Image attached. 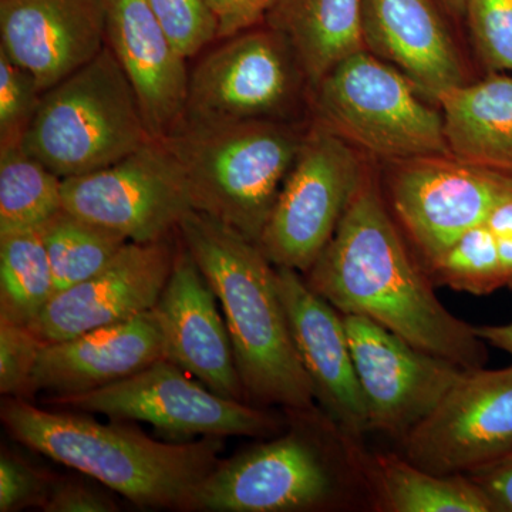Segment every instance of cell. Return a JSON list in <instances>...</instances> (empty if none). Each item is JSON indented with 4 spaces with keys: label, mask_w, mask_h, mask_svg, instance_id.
<instances>
[{
    "label": "cell",
    "mask_w": 512,
    "mask_h": 512,
    "mask_svg": "<svg viewBox=\"0 0 512 512\" xmlns=\"http://www.w3.org/2000/svg\"><path fill=\"white\" fill-rule=\"evenodd\" d=\"M305 281L342 315L375 320L464 370L487 365V343L437 298L369 170Z\"/></svg>",
    "instance_id": "obj_1"
},
{
    "label": "cell",
    "mask_w": 512,
    "mask_h": 512,
    "mask_svg": "<svg viewBox=\"0 0 512 512\" xmlns=\"http://www.w3.org/2000/svg\"><path fill=\"white\" fill-rule=\"evenodd\" d=\"M178 235L221 302L247 403L288 412L318 409L276 266L258 244L204 212H187Z\"/></svg>",
    "instance_id": "obj_2"
},
{
    "label": "cell",
    "mask_w": 512,
    "mask_h": 512,
    "mask_svg": "<svg viewBox=\"0 0 512 512\" xmlns=\"http://www.w3.org/2000/svg\"><path fill=\"white\" fill-rule=\"evenodd\" d=\"M10 436L36 453L94 478L141 508L191 511L198 487L217 464L224 437L164 443L114 420L39 409L6 397L0 410Z\"/></svg>",
    "instance_id": "obj_3"
},
{
    "label": "cell",
    "mask_w": 512,
    "mask_h": 512,
    "mask_svg": "<svg viewBox=\"0 0 512 512\" xmlns=\"http://www.w3.org/2000/svg\"><path fill=\"white\" fill-rule=\"evenodd\" d=\"M292 427L274 440L220 460L198 487L191 511L306 512L367 500L363 443L348 439L322 410L288 412Z\"/></svg>",
    "instance_id": "obj_4"
},
{
    "label": "cell",
    "mask_w": 512,
    "mask_h": 512,
    "mask_svg": "<svg viewBox=\"0 0 512 512\" xmlns=\"http://www.w3.org/2000/svg\"><path fill=\"white\" fill-rule=\"evenodd\" d=\"M306 130L291 121L181 127L160 140L180 165L192 210L258 244Z\"/></svg>",
    "instance_id": "obj_5"
},
{
    "label": "cell",
    "mask_w": 512,
    "mask_h": 512,
    "mask_svg": "<svg viewBox=\"0 0 512 512\" xmlns=\"http://www.w3.org/2000/svg\"><path fill=\"white\" fill-rule=\"evenodd\" d=\"M150 141L133 86L106 45L42 93L20 148L64 180L117 163Z\"/></svg>",
    "instance_id": "obj_6"
},
{
    "label": "cell",
    "mask_w": 512,
    "mask_h": 512,
    "mask_svg": "<svg viewBox=\"0 0 512 512\" xmlns=\"http://www.w3.org/2000/svg\"><path fill=\"white\" fill-rule=\"evenodd\" d=\"M309 93L313 123L357 151L390 164L451 156L441 111L396 67L367 50L333 67Z\"/></svg>",
    "instance_id": "obj_7"
},
{
    "label": "cell",
    "mask_w": 512,
    "mask_h": 512,
    "mask_svg": "<svg viewBox=\"0 0 512 512\" xmlns=\"http://www.w3.org/2000/svg\"><path fill=\"white\" fill-rule=\"evenodd\" d=\"M221 40L190 70L178 128L289 121L308 86L288 40L265 23Z\"/></svg>",
    "instance_id": "obj_8"
},
{
    "label": "cell",
    "mask_w": 512,
    "mask_h": 512,
    "mask_svg": "<svg viewBox=\"0 0 512 512\" xmlns=\"http://www.w3.org/2000/svg\"><path fill=\"white\" fill-rule=\"evenodd\" d=\"M46 403L111 420L146 421L178 437H269L284 421L265 407L228 399L192 380L167 359L93 392L47 397Z\"/></svg>",
    "instance_id": "obj_9"
},
{
    "label": "cell",
    "mask_w": 512,
    "mask_h": 512,
    "mask_svg": "<svg viewBox=\"0 0 512 512\" xmlns=\"http://www.w3.org/2000/svg\"><path fill=\"white\" fill-rule=\"evenodd\" d=\"M366 173L355 147L313 123L259 238L266 258L306 274L335 235Z\"/></svg>",
    "instance_id": "obj_10"
},
{
    "label": "cell",
    "mask_w": 512,
    "mask_h": 512,
    "mask_svg": "<svg viewBox=\"0 0 512 512\" xmlns=\"http://www.w3.org/2000/svg\"><path fill=\"white\" fill-rule=\"evenodd\" d=\"M63 210L146 244L178 231L192 204L180 165L153 140L117 163L64 178Z\"/></svg>",
    "instance_id": "obj_11"
},
{
    "label": "cell",
    "mask_w": 512,
    "mask_h": 512,
    "mask_svg": "<svg viewBox=\"0 0 512 512\" xmlns=\"http://www.w3.org/2000/svg\"><path fill=\"white\" fill-rule=\"evenodd\" d=\"M387 190L397 224L427 269L461 235L485 224L512 191V175L453 156L414 158L393 164Z\"/></svg>",
    "instance_id": "obj_12"
},
{
    "label": "cell",
    "mask_w": 512,
    "mask_h": 512,
    "mask_svg": "<svg viewBox=\"0 0 512 512\" xmlns=\"http://www.w3.org/2000/svg\"><path fill=\"white\" fill-rule=\"evenodd\" d=\"M403 456L441 476L470 474L512 451V365L464 370L402 441Z\"/></svg>",
    "instance_id": "obj_13"
},
{
    "label": "cell",
    "mask_w": 512,
    "mask_h": 512,
    "mask_svg": "<svg viewBox=\"0 0 512 512\" xmlns=\"http://www.w3.org/2000/svg\"><path fill=\"white\" fill-rule=\"evenodd\" d=\"M343 322L365 396L369 431L402 441L436 409L464 369L366 316L343 315Z\"/></svg>",
    "instance_id": "obj_14"
},
{
    "label": "cell",
    "mask_w": 512,
    "mask_h": 512,
    "mask_svg": "<svg viewBox=\"0 0 512 512\" xmlns=\"http://www.w3.org/2000/svg\"><path fill=\"white\" fill-rule=\"evenodd\" d=\"M170 237L128 242L103 271L56 292L29 328L45 343L63 342L153 311L173 271Z\"/></svg>",
    "instance_id": "obj_15"
},
{
    "label": "cell",
    "mask_w": 512,
    "mask_h": 512,
    "mask_svg": "<svg viewBox=\"0 0 512 512\" xmlns=\"http://www.w3.org/2000/svg\"><path fill=\"white\" fill-rule=\"evenodd\" d=\"M276 278L319 409L348 439L363 443L369 419L342 313L301 272L276 266Z\"/></svg>",
    "instance_id": "obj_16"
},
{
    "label": "cell",
    "mask_w": 512,
    "mask_h": 512,
    "mask_svg": "<svg viewBox=\"0 0 512 512\" xmlns=\"http://www.w3.org/2000/svg\"><path fill=\"white\" fill-rule=\"evenodd\" d=\"M217 301L210 282L180 239L173 271L153 309L163 330L165 359L212 392L247 402Z\"/></svg>",
    "instance_id": "obj_17"
},
{
    "label": "cell",
    "mask_w": 512,
    "mask_h": 512,
    "mask_svg": "<svg viewBox=\"0 0 512 512\" xmlns=\"http://www.w3.org/2000/svg\"><path fill=\"white\" fill-rule=\"evenodd\" d=\"M104 47V0H0V50L42 93Z\"/></svg>",
    "instance_id": "obj_18"
},
{
    "label": "cell",
    "mask_w": 512,
    "mask_h": 512,
    "mask_svg": "<svg viewBox=\"0 0 512 512\" xmlns=\"http://www.w3.org/2000/svg\"><path fill=\"white\" fill-rule=\"evenodd\" d=\"M106 45L133 86L148 133L170 136L183 120L187 62L167 36L147 0H104Z\"/></svg>",
    "instance_id": "obj_19"
},
{
    "label": "cell",
    "mask_w": 512,
    "mask_h": 512,
    "mask_svg": "<svg viewBox=\"0 0 512 512\" xmlns=\"http://www.w3.org/2000/svg\"><path fill=\"white\" fill-rule=\"evenodd\" d=\"M165 359L164 336L156 313L90 330L63 342L45 343L40 350L29 396L49 397L93 392L120 382Z\"/></svg>",
    "instance_id": "obj_20"
},
{
    "label": "cell",
    "mask_w": 512,
    "mask_h": 512,
    "mask_svg": "<svg viewBox=\"0 0 512 512\" xmlns=\"http://www.w3.org/2000/svg\"><path fill=\"white\" fill-rule=\"evenodd\" d=\"M367 52L392 64L434 104L467 83L463 63L433 0H363Z\"/></svg>",
    "instance_id": "obj_21"
},
{
    "label": "cell",
    "mask_w": 512,
    "mask_h": 512,
    "mask_svg": "<svg viewBox=\"0 0 512 512\" xmlns=\"http://www.w3.org/2000/svg\"><path fill=\"white\" fill-rule=\"evenodd\" d=\"M448 151L464 163L512 175V74L487 73L437 99Z\"/></svg>",
    "instance_id": "obj_22"
},
{
    "label": "cell",
    "mask_w": 512,
    "mask_h": 512,
    "mask_svg": "<svg viewBox=\"0 0 512 512\" xmlns=\"http://www.w3.org/2000/svg\"><path fill=\"white\" fill-rule=\"evenodd\" d=\"M264 23L288 40L309 92L333 67L366 50L363 0H278Z\"/></svg>",
    "instance_id": "obj_23"
},
{
    "label": "cell",
    "mask_w": 512,
    "mask_h": 512,
    "mask_svg": "<svg viewBox=\"0 0 512 512\" xmlns=\"http://www.w3.org/2000/svg\"><path fill=\"white\" fill-rule=\"evenodd\" d=\"M359 466L373 510L383 512H494L466 474L424 470L403 454L359 450Z\"/></svg>",
    "instance_id": "obj_24"
},
{
    "label": "cell",
    "mask_w": 512,
    "mask_h": 512,
    "mask_svg": "<svg viewBox=\"0 0 512 512\" xmlns=\"http://www.w3.org/2000/svg\"><path fill=\"white\" fill-rule=\"evenodd\" d=\"M55 295L40 229L0 234V318L30 325Z\"/></svg>",
    "instance_id": "obj_25"
},
{
    "label": "cell",
    "mask_w": 512,
    "mask_h": 512,
    "mask_svg": "<svg viewBox=\"0 0 512 512\" xmlns=\"http://www.w3.org/2000/svg\"><path fill=\"white\" fill-rule=\"evenodd\" d=\"M63 211V178L16 147L0 148V234L39 229Z\"/></svg>",
    "instance_id": "obj_26"
},
{
    "label": "cell",
    "mask_w": 512,
    "mask_h": 512,
    "mask_svg": "<svg viewBox=\"0 0 512 512\" xmlns=\"http://www.w3.org/2000/svg\"><path fill=\"white\" fill-rule=\"evenodd\" d=\"M39 229L56 292L99 274L130 242L120 232L82 220L66 210Z\"/></svg>",
    "instance_id": "obj_27"
},
{
    "label": "cell",
    "mask_w": 512,
    "mask_h": 512,
    "mask_svg": "<svg viewBox=\"0 0 512 512\" xmlns=\"http://www.w3.org/2000/svg\"><path fill=\"white\" fill-rule=\"evenodd\" d=\"M436 286L470 295H490L505 288L498 238L487 225L470 229L427 266Z\"/></svg>",
    "instance_id": "obj_28"
},
{
    "label": "cell",
    "mask_w": 512,
    "mask_h": 512,
    "mask_svg": "<svg viewBox=\"0 0 512 512\" xmlns=\"http://www.w3.org/2000/svg\"><path fill=\"white\" fill-rule=\"evenodd\" d=\"M464 15L481 66L512 74V0H466Z\"/></svg>",
    "instance_id": "obj_29"
},
{
    "label": "cell",
    "mask_w": 512,
    "mask_h": 512,
    "mask_svg": "<svg viewBox=\"0 0 512 512\" xmlns=\"http://www.w3.org/2000/svg\"><path fill=\"white\" fill-rule=\"evenodd\" d=\"M175 49L190 60L218 40L210 0H147Z\"/></svg>",
    "instance_id": "obj_30"
},
{
    "label": "cell",
    "mask_w": 512,
    "mask_h": 512,
    "mask_svg": "<svg viewBox=\"0 0 512 512\" xmlns=\"http://www.w3.org/2000/svg\"><path fill=\"white\" fill-rule=\"evenodd\" d=\"M40 99L35 79L0 50V148L20 146Z\"/></svg>",
    "instance_id": "obj_31"
},
{
    "label": "cell",
    "mask_w": 512,
    "mask_h": 512,
    "mask_svg": "<svg viewBox=\"0 0 512 512\" xmlns=\"http://www.w3.org/2000/svg\"><path fill=\"white\" fill-rule=\"evenodd\" d=\"M45 342L28 325L0 318V393L29 397L30 380Z\"/></svg>",
    "instance_id": "obj_32"
},
{
    "label": "cell",
    "mask_w": 512,
    "mask_h": 512,
    "mask_svg": "<svg viewBox=\"0 0 512 512\" xmlns=\"http://www.w3.org/2000/svg\"><path fill=\"white\" fill-rule=\"evenodd\" d=\"M55 478L3 448L0 456V511L43 508Z\"/></svg>",
    "instance_id": "obj_33"
},
{
    "label": "cell",
    "mask_w": 512,
    "mask_h": 512,
    "mask_svg": "<svg viewBox=\"0 0 512 512\" xmlns=\"http://www.w3.org/2000/svg\"><path fill=\"white\" fill-rule=\"evenodd\" d=\"M46 512H113L119 505L109 495L77 480H53L43 505Z\"/></svg>",
    "instance_id": "obj_34"
},
{
    "label": "cell",
    "mask_w": 512,
    "mask_h": 512,
    "mask_svg": "<svg viewBox=\"0 0 512 512\" xmlns=\"http://www.w3.org/2000/svg\"><path fill=\"white\" fill-rule=\"evenodd\" d=\"M276 2L278 0H210L220 26L218 39L261 25Z\"/></svg>",
    "instance_id": "obj_35"
},
{
    "label": "cell",
    "mask_w": 512,
    "mask_h": 512,
    "mask_svg": "<svg viewBox=\"0 0 512 512\" xmlns=\"http://www.w3.org/2000/svg\"><path fill=\"white\" fill-rule=\"evenodd\" d=\"M467 476L487 495L494 512H512V451Z\"/></svg>",
    "instance_id": "obj_36"
},
{
    "label": "cell",
    "mask_w": 512,
    "mask_h": 512,
    "mask_svg": "<svg viewBox=\"0 0 512 512\" xmlns=\"http://www.w3.org/2000/svg\"><path fill=\"white\" fill-rule=\"evenodd\" d=\"M485 225L497 238L512 237V191L495 205Z\"/></svg>",
    "instance_id": "obj_37"
},
{
    "label": "cell",
    "mask_w": 512,
    "mask_h": 512,
    "mask_svg": "<svg viewBox=\"0 0 512 512\" xmlns=\"http://www.w3.org/2000/svg\"><path fill=\"white\" fill-rule=\"evenodd\" d=\"M478 338L484 340L488 346L503 350L512 357V323L507 325H480L474 326Z\"/></svg>",
    "instance_id": "obj_38"
},
{
    "label": "cell",
    "mask_w": 512,
    "mask_h": 512,
    "mask_svg": "<svg viewBox=\"0 0 512 512\" xmlns=\"http://www.w3.org/2000/svg\"><path fill=\"white\" fill-rule=\"evenodd\" d=\"M501 264H503L505 288L512 291V237L498 238Z\"/></svg>",
    "instance_id": "obj_39"
},
{
    "label": "cell",
    "mask_w": 512,
    "mask_h": 512,
    "mask_svg": "<svg viewBox=\"0 0 512 512\" xmlns=\"http://www.w3.org/2000/svg\"><path fill=\"white\" fill-rule=\"evenodd\" d=\"M444 8L454 16L464 15V10H466V0H441Z\"/></svg>",
    "instance_id": "obj_40"
}]
</instances>
